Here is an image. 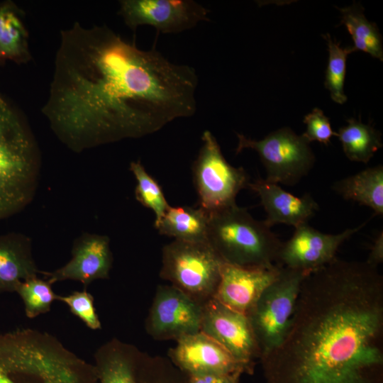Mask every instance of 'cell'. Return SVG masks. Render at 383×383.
Wrapping results in <instances>:
<instances>
[{
	"mask_svg": "<svg viewBox=\"0 0 383 383\" xmlns=\"http://www.w3.org/2000/svg\"><path fill=\"white\" fill-rule=\"evenodd\" d=\"M196 70L139 49L107 26L60 32L42 109L57 138L81 152L152 134L196 111Z\"/></svg>",
	"mask_w": 383,
	"mask_h": 383,
	"instance_id": "obj_1",
	"label": "cell"
},
{
	"mask_svg": "<svg viewBox=\"0 0 383 383\" xmlns=\"http://www.w3.org/2000/svg\"><path fill=\"white\" fill-rule=\"evenodd\" d=\"M270 383H374L383 366V277L336 257L302 282L282 343L260 360Z\"/></svg>",
	"mask_w": 383,
	"mask_h": 383,
	"instance_id": "obj_2",
	"label": "cell"
},
{
	"mask_svg": "<svg viewBox=\"0 0 383 383\" xmlns=\"http://www.w3.org/2000/svg\"><path fill=\"white\" fill-rule=\"evenodd\" d=\"M0 383H97L93 363L45 331L0 333Z\"/></svg>",
	"mask_w": 383,
	"mask_h": 383,
	"instance_id": "obj_3",
	"label": "cell"
},
{
	"mask_svg": "<svg viewBox=\"0 0 383 383\" xmlns=\"http://www.w3.org/2000/svg\"><path fill=\"white\" fill-rule=\"evenodd\" d=\"M39 148L25 117L0 94V220L24 209L38 185Z\"/></svg>",
	"mask_w": 383,
	"mask_h": 383,
	"instance_id": "obj_4",
	"label": "cell"
},
{
	"mask_svg": "<svg viewBox=\"0 0 383 383\" xmlns=\"http://www.w3.org/2000/svg\"><path fill=\"white\" fill-rule=\"evenodd\" d=\"M207 242L223 262L248 268L276 266L282 244L264 221L236 204L209 213Z\"/></svg>",
	"mask_w": 383,
	"mask_h": 383,
	"instance_id": "obj_5",
	"label": "cell"
},
{
	"mask_svg": "<svg viewBox=\"0 0 383 383\" xmlns=\"http://www.w3.org/2000/svg\"><path fill=\"white\" fill-rule=\"evenodd\" d=\"M93 364L97 383H188L169 358L151 355L117 338L98 348Z\"/></svg>",
	"mask_w": 383,
	"mask_h": 383,
	"instance_id": "obj_6",
	"label": "cell"
},
{
	"mask_svg": "<svg viewBox=\"0 0 383 383\" xmlns=\"http://www.w3.org/2000/svg\"><path fill=\"white\" fill-rule=\"evenodd\" d=\"M223 263L208 242L174 240L162 248L160 276L203 304L216 291Z\"/></svg>",
	"mask_w": 383,
	"mask_h": 383,
	"instance_id": "obj_7",
	"label": "cell"
},
{
	"mask_svg": "<svg viewBox=\"0 0 383 383\" xmlns=\"http://www.w3.org/2000/svg\"><path fill=\"white\" fill-rule=\"evenodd\" d=\"M309 274L281 267L278 277L262 293L248 313L260 360L282 343L288 331L301 284Z\"/></svg>",
	"mask_w": 383,
	"mask_h": 383,
	"instance_id": "obj_8",
	"label": "cell"
},
{
	"mask_svg": "<svg viewBox=\"0 0 383 383\" xmlns=\"http://www.w3.org/2000/svg\"><path fill=\"white\" fill-rule=\"evenodd\" d=\"M202 144L192 166L200 208L211 213L235 204V198L250 184L243 167L230 165L214 135L205 131Z\"/></svg>",
	"mask_w": 383,
	"mask_h": 383,
	"instance_id": "obj_9",
	"label": "cell"
},
{
	"mask_svg": "<svg viewBox=\"0 0 383 383\" xmlns=\"http://www.w3.org/2000/svg\"><path fill=\"white\" fill-rule=\"evenodd\" d=\"M236 154L244 149L256 151L266 170V181L294 186L312 169L315 157L309 143L289 128L278 129L260 140L237 134Z\"/></svg>",
	"mask_w": 383,
	"mask_h": 383,
	"instance_id": "obj_10",
	"label": "cell"
},
{
	"mask_svg": "<svg viewBox=\"0 0 383 383\" xmlns=\"http://www.w3.org/2000/svg\"><path fill=\"white\" fill-rule=\"evenodd\" d=\"M118 13L133 30L150 26L162 33H178L209 21V10L193 0H122Z\"/></svg>",
	"mask_w": 383,
	"mask_h": 383,
	"instance_id": "obj_11",
	"label": "cell"
},
{
	"mask_svg": "<svg viewBox=\"0 0 383 383\" xmlns=\"http://www.w3.org/2000/svg\"><path fill=\"white\" fill-rule=\"evenodd\" d=\"M202 304L172 285L156 290L145 321L147 332L157 340H175L201 331Z\"/></svg>",
	"mask_w": 383,
	"mask_h": 383,
	"instance_id": "obj_12",
	"label": "cell"
},
{
	"mask_svg": "<svg viewBox=\"0 0 383 383\" xmlns=\"http://www.w3.org/2000/svg\"><path fill=\"white\" fill-rule=\"evenodd\" d=\"M201 332L220 343L252 372L261 353L247 315L211 297L202 304Z\"/></svg>",
	"mask_w": 383,
	"mask_h": 383,
	"instance_id": "obj_13",
	"label": "cell"
},
{
	"mask_svg": "<svg viewBox=\"0 0 383 383\" xmlns=\"http://www.w3.org/2000/svg\"><path fill=\"white\" fill-rule=\"evenodd\" d=\"M365 223L337 234L322 233L307 223L295 228L292 236L282 244L277 265L292 270L314 272L336 258L340 245Z\"/></svg>",
	"mask_w": 383,
	"mask_h": 383,
	"instance_id": "obj_14",
	"label": "cell"
},
{
	"mask_svg": "<svg viewBox=\"0 0 383 383\" xmlns=\"http://www.w3.org/2000/svg\"><path fill=\"white\" fill-rule=\"evenodd\" d=\"M176 342L168 353V358L186 375L200 372L250 373L224 347L201 331Z\"/></svg>",
	"mask_w": 383,
	"mask_h": 383,
	"instance_id": "obj_15",
	"label": "cell"
},
{
	"mask_svg": "<svg viewBox=\"0 0 383 383\" xmlns=\"http://www.w3.org/2000/svg\"><path fill=\"white\" fill-rule=\"evenodd\" d=\"M112 263L109 238L85 233L74 241L68 262L52 272L41 271L40 274L51 284L70 279L87 287L96 279H107Z\"/></svg>",
	"mask_w": 383,
	"mask_h": 383,
	"instance_id": "obj_16",
	"label": "cell"
},
{
	"mask_svg": "<svg viewBox=\"0 0 383 383\" xmlns=\"http://www.w3.org/2000/svg\"><path fill=\"white\" fill-rule=\"evenodd\" d=\"M280 266L248 268L223 263L213 295L220 303L247 315L262 293L279 276Z\"/></svg>",
	"mask_w": 383,
	"mask_h": 383,
	"instance_id": "obj_17",
	"label": "cell"
},
{
	"mask_svg": "<svg viewBox=\"0 0 383 383\" xmlns=\"http://www.w3.org/2000/svg\"><path fill=\"white\" fill-rule=\"evenodd\" d=\"M248 187L260 197L267 215L264 221L270 227L284 223L296 228L306 223L319 209L317 201L309 194L298 197L265 179L250 182Z\"/></svg>",
	"mask_w": 383,
	"mask_h": 383,
	"instance_id": "obj_18",
	"label": "cell"
},
{
	"mask_svg": "<svg viewBox=\"0 0 383 383\" xmlns=\"http://www.w3.org/2000/svg\"><path fill=\"white\" fill-rule=\"evenodd\" d=\"M40 273L29 238L18 233L0 234V292H16L23 281Z\"/></svg>",
	"mask_w": 383,
	"mask_h": 383,
	"instance_id": "obj_19",
	"label": "cell"
},
{
	"mask_svg": "<svg viewBox=\"0 0 383 383\" xmlns=\"http://www.w3.org/2000/svg\"><path fill=\"white\" fill-rule=\"evenodd\" d=\"M31 60L23 13L11 1L0 2V60L25 64Z\"/></svg>",
	"mask_w": 383,
	"mask_h": 383,
	"instance_id": "obj_20",
	"label": "cell"
},
{
	"mask_svg": "<svg viewBox=\"0 0 383 383\" xmlns=\"http://www.w3.org/2000/svg\"><path fill=\"white\" fill-rule=\"evenodd\" d=\"M209 213L200 207L170 206L155 223L160 234L186 242H207Z\"/></svg>",
	"mask_w": 383,
	"mask_h": 383,
	"instance_id": "obj_21",
	"label": "cell"
},
{
	"mask_svg": "<svg viewBox=\"0 0 383 383\" xmlns=\"http://www.w3.org/2000/svg\"><path fill=\"white\" fill-rule=\"evenodd\" d=\"M333 190L347 200H353L383 214V167L378 165L336 181Z\"/></svg>",
	"mask_w": 383,
	"mask_h": 383,
	"instance_id": "obj_22",
	"label": "cell"
},
{
	"mask_svg": "<svg viewBox=\"0 0 383 383\" xmlns=\"http://www.w3.org/2000/svg\"><path fill=\"white\" fill-rule=\"evenodd\" d=\"M343 152L351 161L367 163L382 146L381 134L370 124L355 118L348 120V125L337 133Z\"/></svg>",
	"mask_w": 383,
	"mask_h": 383,
	"instance_id": "obj_23",
	"label": "cell"
},
{
	"mask_svg": "<svg viewBox=\"0 0 383 383\" xmlns=\"http://www.w3.org/2000/svg\"><path fill=\"white\" fill-rule=\"evenodd\" d=\"M339 10L341 12L340 24L344 25L350 33L355 50L367 52L382 61V40L376 24L365 18L358 4H354Z\"/></svg>",
	"mask_w": 383,
	"mask_h": 383,
	"instance_id": "obj_24",
	"label": "cell"
},
{
	"mask_svg": "<svg viewBox=\"0 0 383 383\" xmlns=\"http://www.w3.org/2000/svg\"><path fill=\"white\" fill-rule=\"evenodd\" d=\"M323 37L327 42L329 53L324 85L329 91L331 99L341 104L347 101L343 91L347 57L356 50L353 46L342 48L340 43L335 39L333 40L329 33Z\"/></svg>",
	"mask_w": 383,
	"mask_h": 383,
	"instance_id": "obj_25",
	"label": "cell"
},
{
	"mask_svg": "<svg viewBox=\"0 0 383 383\" xmlns=\"http://www.w3.org/2000/svg\"><path fill=\"white\" fill-rule=\"evenodd\" d=\"M130 170L137 182L135 199L143 206L153 211L155 223L157 222L170 206L160 186L148 173L140 161L131 162Z\"/></svg>",
	"mask_w": 383,
	"mask_h": 383,
	"instance_id": "obj_26",
	"label": "cell"
},
{
	"mask_svg": "<svg viewBox=\"0 0 383 383\" xmlns=\"http://www.w3.org/2000/svg\"><path fill=\"white\" fill-rule=\"evenodd\" d=\"M16 292L21 298L25 313L29 318H34L48 312L57 296L48 281L38 277L23 281Z\"/></svg>",
	"mask_w": 383,
	"mask_h": 383,
	"instance_id": "obj_27",
	"label": "cell"
},
{
	"mask_svg": "<svg viewBox=\"0 0 383 383\" xmlns=\"http://www.w3.org/2000/svg\"><path fill=\"white\" fill-rule=\"evenodd\" d=\"M56 300L67 304L70 311L89 328H101V323L94 306V297L86 289L76 291L66 296L57 294Z\"/></svg>",
	"mask_w": 383,
	"mask_h": 383,
	"instance_id": "obj_28",
	"label": "cell"
},
{
	"mask_svg": "<svg viewBox=\"0 0 383 383\" xmlns=\"http://www.w3.org/2000/svg\"><path fill=\"white\" fill-rule=\"evenodd\" d=\"M304 123L306 125V130L302 136L309 143L318 141L328 145L332 136H338L337 133L332 130L328 118L318 108H315L305 116Z\"/></svg>",
	"mask_w": 383,
	"mask_h": 383,
	"instance_id": "obj_29",
	"label": "cell"
},
{
	"mask_svg": "<svg viewBox=\"0 0 383 383\" xmlns=\"http://www.w3.org/2000/svg\"><path fill=\"white\" fill-rule=\"evenodd\" d=\"M242 374L200 372L187 375L188 383H238Z\"/></svg>",
	"mask_w": 383,
	"mask_h": 383,
	"instance_id": "obj_30",
	"label": "cell"
},
{
	"mask_svg": "<svg viewBox=\"0 0 383 383\" xmlns=\"http://www.w3.org/2000/svg\"><path fill=\"white\" fill-rule=\"evenodd\" d=\"M368 264L378 267L383 262V232H379L373 240L368 258L365 260Z\"/></svg>",
	"mask_w": 383,
	"mask_h": 383,
	"instance_id": "obj_31",
	"label": "cell"
},
{
	"mask_svg": "<svg viewBox=\"0 0 383 383\" xmlns=\"http://www.w3.org/2000/svg\"><path fill=\"white\" fill-rule=\"evenodd\" d=\"M238 383H239V382H238Z\"/></svg>",
	"mask_w": 383,
	"mask_h": 383,
	"instance_id": "obj_32",
	"label": "cell"
}]
</instances>
